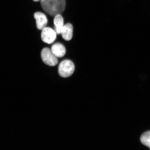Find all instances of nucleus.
I'll list each match as a JSON object with an SVG mask.
<instances>
[{"label":"nucleus","instance_id":"nucleus-1","mask_svg":"<svg viewBox=\"0 0 150 150\" xmlns=\"http://www.w3.org/2000/svg\"><path fill=\"white\" fill-rule=\"evenodd\" d=\"M43 9L48 14L55 16L64 11L66 7L65 0H40Z\"/></svg>","mask_w":150,"mask_h":150},{"label":"nucleus","instance_id":"nucleus-2","mask_svg":"<svg viewBox=\"0 0 150 150\" xmlns=\"http://www.w3.org/2000/svg\"><path fill=\"white\" fill-rule=\"evenodd\" d=\"M74 70L75 66L73 62L69 60H65L60 63L58 72L62 77L67 78L72 74Z\"/></svg>","mask_w":150,"mask_h":150},{"label":"nucleus","instance_id":"nucleus-3","mask_svg":"<svg viewBox=\"0 0 150 150\" xmlns=\"http://www.w3.org/2000/svg\"><path fill=\"white\" fill-rule=\"evenodd\" d=\"M42 61L47 65L55 66L57 64V57L52 53L51 50L48 48H45L42 50L41 53Z\"/></svg>","mask_w":150,"mask_h":150},{"label":"nucleus","instance_id":"nucleus-4","mask_svg":"<svg viewBox=\"0 0 150 150\" xmlns=\"http://www.w3.org/2000/svg\"><path fill=\"white\" fill-rule=\"evenodd\" d=\"M42 30L41 38L43 42L50 44L55 41L57 33L54 30L50 27H46Z\"/></svg>","mask_w":150,"mask_h":150},{"label":"nucleus","instance_id":"nucleus-5","mask_svg":"<svg viewBox=\"0 0 150 150\" xmlns=\"http://www.w3.org/2000/svg\"><path fill=\"white\" fill-rule=\"evenodd\" d=\"M34 17L36 20L37 29L42 30L46 27L48 20L46 15L41 12H36L34 14Z\"/></svg>","mask_w":150,"mask_h":150},{"label":"nucleus","instance_id":"nucleus-6","mask_svg":"<svg viewBox=\"0 0 150 150\" xmlns=\"http://www.w3.org/2000/svg\"><path fill=\"white\" fill-rule=\"evenodd\" d=\"M73 32L72 25L70 23H68L64 26L61 30V34L63 39L65 40L69 41L72 38Z\"/></svg>","mask_w":150,"mask_h":150},{"label":"nucleus","instance_id":"nucleus-7","mask_svg":"<svg viewBox=\"0 0 150 150\" xmlns=\"http://www.w3.org/2000/svg\"><path fill=\"white\" fill-rule=\"evenodd\" d=\"M51 51L56 57L61 58L65 54L66 49L63 45L59 43H57L52 45Z\"/></svg>","mask_w":150,"mask_h":150},{"label":"nucleus","instance_id":"nucleus-8","mask_svg":"<svg viewBox=\"0 0 150 150\" xmlns=\"http://www.w3.org/2000/svg\"><path fill=\"white\" fill-rule=\"evenodd\" d=\"M54 23L55 25V30L56 33L61 34V31L64 26V19L63 17L60 14L56 15L54 18Z\"/></svg>","mask_w":150,"mask_h":150},{"label":"nucleus","instance_id":"nucleus-9","mask_svg":"<svg viewBox=\"0 0 150 150\" xmlns=\"http://www.w3.org/2000/svg\"><path fill=\"white\" fill-rule=\"evenodd\" d=\"M140 139L143 145L149 147L150 149V131L144 133L141 136Z\"/></svg>","mask_w":150,"mask_h":150},{"label":"nucleus","instance_id":"nucleus-10","mask_svg":"<svg viewBox=\"0 0 150 150\" xmlns=\"http://www.w3.org/2000/svg\"><path fill=\"white\" fill-rule=\"evenodd\" d=\"M33 1H40V0H33Z\"/></svg>","mask_w":150,"mask_h":150}]
</instances>
